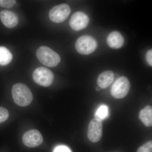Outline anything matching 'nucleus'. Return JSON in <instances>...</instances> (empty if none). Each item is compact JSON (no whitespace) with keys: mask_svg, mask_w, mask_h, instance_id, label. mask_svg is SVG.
I'll list each match as a JSON object with an SVG mask.
<instances>
[{"mask_svg":"<svg viewBox=\"0 0 152 152\" xmlns=\"http://www.w3.org/2000/svg\"><path fill=\"white\" fill-rule=\"evenodd\" d=\"M12 93L14 102L20 107L29 105L33 99L31 90L24 84L19 83L14 85L12 88Z\"/></svg>","mask_w":152,"mask_h":152,"instance_id":"obj_1","label":"nucleus"},{"mask_svg":"<svg viewBox=\"0 0 152 152\" xmlns=\"http://www.w3.org/2000/svg\"><path fill=\"white\" fill-rule=\"evenodd\" d=\"M108 110L106 106H102L98 109L97 111L96 114V118L99 119L103 120L105 118L108 113Z\"/></svg>","mask_w":152,"mask_h":152,"instance_id":"obj_15","label":"nucleus"},{"mask_svg":"<svg viewBox=\"0 0 152 152\" xmlns=\"http://www.w3.org/2000/svg\"><path fill=\"white\" fill-rule=\"evenodd\" d=\"M130 88L129 81L126 77L122 76L114 82L111 89V94L115 99H123L128 94Z\"/></svg>","mask_w":152,"mask_h":152,"instance_id":"obj_4","label":"nucleus"},{"mask_svg":"<svg viewBox=\"0 0 152 152\" xmlns=\"http://www.w3.org/2000/svg\"><path fill=\"white\" fill-rule=\"evenodd\" d=\"M97 46L96 40L93 37L88 35L80 37L75 43L77 51L80 54L84 55H89L94 52Z\"/></svg>","mask_w":152,"mask_h":152,"instance_id":"obj_3","label":"nucleus"},{"mask_svg":"<svg viewBox=\"0 0 152 152\" xmlns=\"http://www.w3.org/2000/svg\"><path fill=\"white\" fill-rule=\"evenodd\" d=\"M0 19L3 24L8 28L15 27L19 21L18 17L16 14L7 10L0 12Z\"/></svg>","mask_w":152,"mask_h":152,"instance_id":"obj_10","label":"nucleus"},{"mask_svg":"<svg viewBox=\"0 0 152 152\" xmlns=\"http://www.w3.org/2000/svg\"><path fill=\"white\" fill-rule=\"evenodd\" d=\"M140 120L147 127L152 126V107L151 105H147L140 111L139 114Z\"/></svg>","mask_w":152,"mask_h":152,"instance_id":"obj_13","label":"nucleus"},{"mask_svg":"<svg viewBox=\"0 0 152 152\" xmlns=\"http://www.w3.org/2000/svg\"><path fill=\"white\" fill-rule=\"evenodd\" d=\"M9 117V113L8 110L3 107H0V124L7 121Z\"/></svg>","mask_w":152,"mask_h":152,"instance_id":"obj_17","label":"nucleus"},{"mask_svg":"<svg viewBox=\"0 0 152 152\" xmlns=\"http://www.w3.org/2000/svg\"><path fill=\"white\" fill-rule=\"evenodd\" d=\"M36 56L44 65L54 67L59 64L61 57L57 53L47 46H41L37 50Z\"/></svg>","mask_w":152,"mask_h":152,"instance_id":"obj_2","label":"nucleus"},{"mask_svg":"<svg viewBox=\"0 0 152 152\" xmlns=\"http://www.w3.org/2000/svg\"><path fill=\"white\" fill-rule=\"evenodd\" d=\"M12 55L8 49L0 46V65L6 66L12 61Z\"/></svg>","mask_w":152,"mask_h":152,"instance_id":"obj_14","label":"nucleus"},{"mask_svg":"<svg viewBox=\"0 0 152 152\" xmlns=\"http://www.w3.org/2000/svg\"><path fill=\"white\" fill-rule=\"evenodd\" d=\"M114 80V74L111 71L103 72L98 77L97 83L102 89H105L110 86Z\"/></svg>","mask_w":152,"mask_h":152,"instance_id":"obj_12","label":"nucleus"},{"mask_svg":"<svg viewBox=\"0 0 152 152\" xmlns=\"http://www.w3.org/2000/svg\"><path fill=\"white\" fill-rule=\"evenodd\" d=\"M54 152H71L67 147L64 146H60L56 148Z\"/></svg>","mask_w":152,"mask_h":152,"instance_id":"obj_20","label":"nucleus"},{"mask_svg":"<svg viewBox=\"0 0 152 152\" xmlns=\"http://www.w3.org/2000/svg\"><path fill=\"white\" fill-rule=\"evenodd\" d=\"M101 89H102V88H101V87L99 86H97L96 87V90L97 91H100Z\"/></svg>","mask_w":152,"mask_h":152,"instance_id":"obj_21","label":"nucleus"},{"mask_svg":"<svg viewBox=\"0 0 152 152\" xmlns=\"http://www.w3.org/2000/svg\"><path fill=\"white\" fill-rule=\"evenodd\" d=\"M71 8L66 4L55 6L50 10L49 17L52 22L61 23L64 21L70 14Z\"/></svg>","mask_w":152,"mask_h":152,"instance_id":"obj_6","label":"nucleus"},{"mask_svg":"<svg viewBox=\"0 0 152 152\" xmlns=\"http://www.w3.org/2000/svg\"><path fill=\"white\" fill-rule=\"evenodd\" d=\"M89 17L85 13L77 12L71 17L69 24L74 31H79L85 28L89 23Z\"/></svg>","mask_w":152,"mask_h":152,"instance_id":"obj_8","label":"nucleus"},{"mask_svg":"<svg viewBox=\"0 0 152 152\" xmlns=\"http://www.w3.org/2000/svg\"><path fill=\"white\" fill-rule=\"evenodd\" d=\"M146 60L150 66H152V50L150 49L147 52L146 54Z\"/></svg>","mask_w":152,"mask_h":152,"instance_id":"obj_19","label":"nucleus"},{"mask_svg":"<svg viewBox=\"0 0 152 152\" xmlns=\"http://www.w3.org/2000/svg\"><path fill=\"white\" fill-rule=\"evenodd\" d=\"M107 43L109 46L112 48L119 49L124 45V39L121 33L117 31H114L108 36Z\"/></svg>","mask_w":152,"mask_h":152,"instance_id":"obj_11","label":"nucleus"},{"mask_svg":"<svg viewBox=\"0 0 152 152\" xmlns=\"http://www.w3.org/2000/svg\"><path fill=\"white\" fill-rule=\"evenodd\" d=\"M16 3L14 0H0V6L6 8L12 7Z\"/></svg>","mask_w":152,"mask_h":152,"instance_id":"obj_18","label":"nucleus"},{"mask_svg":"<svg viewBox=\"0 0 152 152\" xmlns=\"http://www.w3.org/2000/svg\"><path fill=\"white\" fill-rule=\"evenodd\" d=\"M137 152H152V141H149L140 147Z\"/></svg>","mask_w":152,"mask_h":152,"instance_id":"obj_16","label":"nucleus"},{"mask_svg":"<svg viewBox=\"0 0 152 152\" xmlns=\"http://www.w3.org/2000/svg\"><path fill=\"white\" fill-rule=\"evenodd\" d=\"M33 79L36 83L43 87H48L52 85L54 75L51 71L48 68L40 67L37 68L33 72Z\"/></svg>","mask_w":152,"mask_h":152,"instance_id":"obj_5","label":"nucleus"},{"mask_svg":"<svg viewBox=\"0 0 152 152\" xmlns=\"http://www.w3.org/2000/svg\"><path fill=\"white\" fill-rule=\"evenodd\" d=\"M22 140L25 145L29 148H34L42 143L43 138L39 131L32 129L25 133L23 136Z\"/></svg>","mask_w":152,"mask_h":152,"instance_id":"obj_9","label":"nucleus"},{"mask_svg":"<svg viewBox=\"0 0 152 152\" xmlns=\"http://www.w3.org/2000/svg\"><path fill=\"white\" fill-rule=\"evenodd\" d=\"M103 125L102 121L97 118L91 120L88 128V138L92 142L99 141L102 137Z\"/></svg>","mask_w":152,"mask_h":152,"instance_id":"obj_7","label":"nucleus"}]
</instances>
